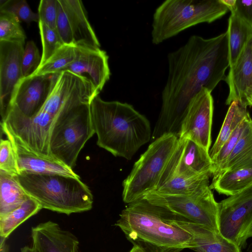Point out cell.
<instances>
[{
  "label": "cell",
  "instance_id": "cell-1",
  "mask_svg": "<svg viewBox=\"0 0 252 252\" xmlns=\"http://www.w3.org/2000/svg\"><path fill=\"white\" fill-rule=\"evenodd\" d=\"M168 73L161 93V107L152 141L166 134L179 138L182 122L192 99L202 88L215 89L229 67L227 31L204 38L191 36L167 55Z\"/></svg>",
  "mask_w": 252,
  "mask_h": 252
},
{
  "label": "cell",
  "instance_id": "cell-2",
  "mask_svg": "<svg viewBox=\"0 0 252 252\" xmlns=\"http://www.w3.org/2000/svg\"><path fill=\"white\" fill-rule=\"evenodd\" d=\"M90 111L97 145L115 157L130 160L151 139L149 121L130 104L105 101L98 95Z\"/></svg>",
  "mask_w": 252,
  "mask_h": 252
},
{
  "label": "cell",
  "instance_id": "cell-3",
  "mask_svg": "<svg viewBox=\"0 0 252 252\" xmlns=\"http://www.w3.org/2000/svg\"><path fill=\"white\" fill-rule=\"evenodd\" d=\"M115 225L144 252H180L191 248V235L164 219L144 199L128 204Z\"/></svg>",
  "mask_w": 252,
  "mask_h": 252
},
{
  "label": "cell",
  "instance_id": "cell-4",
  "mask_svg": "<svg viewBox=\"0 0 252 252\" xmlns=\"http://www.w3.org/2000/svg\"><path fill=\"white\" fill-rule=\"evenodd\" d=\"M18 181L42 209L69 215L91 210L94 197L80 177L21 172Z\"/></svg>",
  "mask_w": 252,
  "mask_h": 252
},
{
  "label": "cell",
  "instance_id": "cell-5",
  "mask_svg": "<svg viewBox=\"0 0 252 252\" xmlns=\"http://www.w3.org/2000/svg\"><path fill=\"white\" fill-rule=\"evenodd\" d=\"M228 10L220 0H165L153 14L152 42L157 45L192 26L212 23Z\"/></svg>",
  "mask_w": 252,
  "mask_h": 252
},
{
  "label": "cell",
  "instance_id": "cell-6",
  "mask_svg": "<svg viewBox=\"0 0 252 252\" xmlns=\"http://www.w3.org/2000/svg\"><path fill=\"white\" fill-rule=\"evenodd\" d=\"M178 140L176 135L166 134L149 145L123 182L122 198L125 203L128 204L141 200L156 190Z\"/></svg>",
  "mask_w": 252,
  "mask_h": 252
},
{
  "label": "cell",
  "instance_id": "cell-7",
  "mask_svg": "<svg viewBox=\"0 0 252 252\" xmlns=\"http://www.w3.org/2000/svg\"><path fill=\"white\" fill-rule=\"evenodd\" d=\"M90 104L78 107L58 122L50 138L52 157L72 169L85 144L95 133Z\"/></svg>",
  "mask_w": 252,
  "mask_h": 252
},
{
  "label": "cell",
  "instance_id": "cell-8",
  "mask_svg": "<svg viewBox=\"0 0 252 252\" xmlns=\"http://www.w3.org/2000/svg\"><path fill=\"white\" fill-rule=\"evenodd\" d=\"M143 199L170 214L219 232L218 203L209 185L190 195H167L151 192Z\"/></svg>",
  "mask_w": 252,
  "mask_h": 252
},
{
  "label": "cell",
  "instance_id": "cell-9",
  "mask_svg": "<svg viewBox=\"0 0 252 252\" xmlns=\"http://www.w3.org/2000/svg\"><path fill=\"white\" fill-rule=\"evenodd\" d=\"M99 93L88 77L63 70L59 73L56 83L40 110L59 121L78 107L90 104Z\"/></svg>",
  "mask_w": 252,
  "mask_h": 252
},
{
  "label": "cell",
  "instance_id": "cell-10",
  "mask_svg": "<svg viewBox=\"0 0 252 252\" xmlns=\"http://www.w3.org/2000/svg\"><path fill=\"white\" fill-rule=\"evenodd\" d=\"M220 233L241 250L244 248L252 225V189L243 191L218 203Z\"/></svg>",
  "mask_w": 252,
  "mask_h": 252
},
{
  "label": "cell",
  "instance_id": "cell-11",
  "mask_svg": "<svg viewBox=\"0 0 252 252\" xmlns=\"http://www.w3.org/2000/svg\"><path fill=\"white\" fill-rule=\"evenodd\" d=\"M206 173H213V162L209 151L192 140L178 138L156 190L171 177L190 178Z\"/></svg>",
  "mask_w": 252,
  "mask_h": 252
},
{
  "label": "cell",
  "instance_id": "cell-12",
  "mask_svg": "<svg viewBox=\"0 0 252 252\" xmlns=\"http://www.w3.org/2000/svg\"><path fill=\"white\" fill-rule=\"evenodd\" d=\"M213 110L211 92L202 88L189 104L179 138L192 140L209 152Z\"/></svg>",
  "mask_w": 252,
  "mask_h": 252
},
{
  "label": "cell",
  "instance_id": "cell-13",
  "mask_svg": "<svg viewBox=\"0 0 252 252\" xmlns=\"http://www.w3.org/2000/svg\"><path fill=\"white\" fill-rule=\"evenodd\" d=\"M59 73L22 78L15 87L8 108L13 106L28 118L34 116L45 103Z\"/></svg>",
  "mask_w": 252,
  "mask_h": 252
},
{
  "label": "cell",
  "instance_id": "cell-14",
  "mask_svg": "<svg viewBox=\"0 0 252 252\" xmlns=\"http://www.w3.org/2000/svg\"><path fill=\"white\" fill-rule=\"evenodd\" d=\"M24 44L0 41V110L1 121L6 115L15 87L22 78Z\"/></svg>",
  "mask_w": 252,
  "mask_h": 252
},
{
  "label": "cell",
  "instance_id": "cell-15",
  "mask_svg": "<svg viewBox=\"0 0 252 252\" xmlns=\"http://www.w3.org/2000/svg\"><path fill=\"white\" fill-rule=\"evenodd\" d=\"M160 216L171 223L188 232L191 236V249L196 252H241L234 244L204 226L169 213L156 206Z\"/></svg>",
  "mask_w": 252,
  "mask_h": 252
},
{
  "label": "cell",
  "instance_id": "cell-16",
  "mask_svg": "<svg viewBox=\"0 0 252 252\" xmlns=\"http://www.w3.org/2000/svg\"><path fill=\"white\" fill-rule=\"evenodd\" d=\"M31 238L35 252H79L76 236L51 220L32 226Z\"/></svg>",
  "mask_w": 252,
  "mask_h": 252
},
{
  "label": "cell",
  "instance_id": "cell-17",
  "mask_svg": "<svg viewBox=\"0 0 252 252\" xmlns=\"http://www.w3.org/2000/svg\"><path fill=\"white\" fill-rule=\"evenodd\" d=\"M229 67L224 80L229 89L225 103L230 105L233 101L239 100L248 106L252 94V35Z\"/></svg>",
  "mask_w": 252,
  "mask_h": 252
},
{
  "label": "cell",
  "instance_id": "cell-18",
  "mask_svg": "<svg viewBox=\"0 0 252 252\" xmlns=\"http://www.w3.org/2000/svg\"><path fill=\"white\" fill-rule=\"evenodd\" d=\"M75 46V60L65 70H69L80 75L87 74L89 76L88 78L100 92L110 76L108 56L105 51L100 48Z\"/></svg>",
  "mask_w": 252,
  "mask_h": 252
},
{
  "label": "cell",
  "instance_id": "cell-19",
  "mask_svg": "<svg viewBox=\"0 0 252 252\" xmlns=\"http://www.w3.org/2000/svg\"><path fill=\"white\" fill-rule=\"evenodd\" d=\"M1 130L7 139L11 141L13 146L19 173L24 172L34 174H54L79 177L73 169L57 160L38 155L27 148L8 131L5 129Z\"/></svg>",
  "mask_w": 252,
  "mask_h": 252
},
{
  "label": "cell",
  "instance_id": "cell-20",
  "mask_svg": "<svg viewBox=\"0 0 252 252\" xmlns=\"http://www.w3.org/2000/svg\"><path fill=\"white\" fill-rule=\"evenodd\" d=\"M71 27L74 45L100 48V44L87 16L81 0H59Z\"/></svg>",
  "mask_w": 252,
  "mask_h": 252
},
{
  "label": "cell",
  "instance_id": "cell-21",
  "mask_svg": "<svg viewBox=\"0 0 252 252\" xmlns=\"http://www.w3.org/2000/svg\"><path fill=\"white\" fill-rule=\"evenodd\" d=\"M210 187L227 196L252 189V160L213 177Z\"/></svg>",
  "mask_w": 252,
  "mask_h": 252
},
{
  "label": "cell",
  "instance_id": "cell-22",
  "mask_svg": "<svg viewBox=\"0 0 252 252\" xmlns=\"http://www.w3.org/2000/svg\"><path fill=\"white\" fill-rule=\"evenodd\" d=\"M29 197L20 185L17 175L0 171V218L18 208Z\"/></svg>",
  "mask_w": 252,
  "mask_h": 252
},
{
  "label": "cell",
  "instance_id": "cell-23",
  "mask_svg": "<svg viewBox=\"0 0 252 252\" xmlns=\"http://www.w3.org/2000/svg\"><path fill=\"white\" fill-rule=\"evenodd\" d=\"M229 67L235 63L252 35V26L236 13L231 14L227 28Z\"/></svg>",
  "mask_w": 252,
  "mask_h": 252
},
{
  "label": "cell",
  "instance_id": "cell-24",
  "mask_svg": "<svg viewBox=\"0 0 252 252\" xmlns=\"http://www.w3.org/2000/svg\"><path fill=\"white\" fill-rule=\"evenodd\" d=\"M247 105L239 100L231 102L218 136L209 153L211 159L218 153L225 142L243 120L249 115Z\"/></svg>",
  "mask_w": 252,
  "mask_h": 252
},
{
  "label": "cell",
  "instance_id": "cell-25",
  "mask_svg": "<svg viewBox=\"0 0 252 252\" xmlns=\"http://www.w3.org/2000/svg\"><path fill=\"white\" fill-rule=\"evenodd\" d=\"M212 176L210 173H206L190 178L172 176L153 192L167 195H190L209 185V178Z\"/></svg>",
  "mask_w": 252,
  "mask_h": 252
},
{
  "label": "cell",
  "instance_id": "cell-26",
  "mask_svg": "<svg viewBox=\"0 0 252 252\" xmlns=\"http://www.w3.org/2000/svg\"><path fill=\"white\" fill-rule=\"evenodd\" d=\"M42 209L39 204L31 197L6 216L0 218V236L5 239L22 223Z\"/></svg>",
  "mask_w": 252,
  "mask_h": 252
},
{
  "label": "cell",
  "instance_id": "cell-27",
  "mask_svg": "<svg viewBox=\"0 0 252 252\" xmlns=\"http://www.w3.org/2000/svg\"><path fill=\"white\" fill-rule=\"evenodd\" d=\"M252 160V122L244 130L220 169L212 176Z\"/></svg>",
  "mask_w": 252,
  "mask_h": 252
},
{
  "label": "cell",
  "instance_id": "cell-28",
  "mask_svg": "<svg viewBox=\"0 0 252 252\" xmlns=\"http://www.w3.org/2000/svg\"><path fill=\"white\" fill-rule=\"evenodd\" d=\"M75 56V46L64 44L40 65L32 75L58 73L65 70L74 61Z\"/></svg>",
  "mask_w": 252,
  "mask_h": 252
},
{
  "label": "cell",
  "instance_id": "cell-29",
  "mask_svg": "<svg viewBox=\"0 0 252 252\" xmlns=\"http://www.w3.org/2000/svg\"><path fill=\"white\" fill-rule=\"evenodd\" d=\"M20 21L14 15L0 11V41L25 43L26 35Z\"/></svg>",
  "mask_w": 252,
  "mask_h": 252
},
{
  "label": "cell",
  "instance_id": "cell-30",
  "mask_svg": "<svg viewBox=\"0 0 252 252\" xmlns=\"http://www.w3.org/2000/svg\"><path fill=\"white\" fill-rule=\"evenodd\" d=\"M252 122V119L249 114L238 125L217 155L212 159L213 162L212 176L216 174L223 165L244 130Z\"/></svg>",
  "mask_w": 252,
  "mask_h": 252
},
{
  "label": "cell",
  "instance_id": "cell-31",
  "mask_svg": "<svg viewBox=\"0 0 252 252\" xmlns=\"http://www.w3.org/2000/svg\"><path fill=\"white\" fill-rule=\"evenodd\" d=\"M38 24L42 47L40 65L64 44L56 29L49 27L39 20Z\"/></svg>",
  "mask_w": 252,
  "mask_h": 252
},
{
  "label": "cell",
  "instance_id": "cell-32",
  "mask_svg": "<svg viewBox=\"0 0 252 252\" xmlns=\"http://www.w3.org/2000/svg\"><path fill=\"white\" fill-rule=\"evenodd\" d=\"M41 60L38 49L34 42H27L22 58V78L32 75L39 67Z\"/></svg>",
  "mask_w": 252,
  "mask_h": 252
},
{
  "label": "cell",
  "instance_id": "cell-33",
  "mask_svg": "<svg viewBox=\"0 0 252 252\" xmlns=\"http://www.w3.org/2000/svg\"><path fill=\"white\" fill-rule=\"evenodd\" d=\"M0 171L12 175L19 174L14 149L8 139H0Z\"/></svg>",
  "mask_w": 252,
  "mask_h": 252
},
{
  "label": "cell",
  "instance_id": "cell-34",
  "mask_svg": "<svg viewBox=\"0 0 252 252\" xmlns=\"http://www.w3.org/2000/svg\"><path fill=\"white\" fill-rule=\"evenodd\" d=\"M0 11L9 12L16 17L20 22L30 23L32 22H38L39 16L31 9L25 0H9L7 3Z\"/></svg>",
  "mask_w": 252,
  "mask_h": 252
},
{
  "label": "cell",
  "instance_id": "cell-35",
  "mask_svg": "<svg viewBox=\"0 0 252 252\" xmlns=\"http://www.w3.org/2000/svg\"><path fill=\"white\" fill-rule=\"evenodd\" d=\"M58 0H41L38 8L39 20L55 29L58 17Z\"/></svg>",
  "mask_w": 252,
  "mask_h": 252
},
{
  "label": "cell",
  "instance_id": "cell-36",
  "mask_svg": "<svg viewBox=\"0 0 252 252\" xmlns=\"http://www.w3.org/2000/svg\"><path fill=\"white\" fill-rule=\"evenodd\" d=\"M58 7L56 30L64 44L74 45L69 21L59 0H58Z\"/></svg>",
  "mask_w": 252,
  "mask_h": 252
},
{
  "label": "cell",
  "instance_id": "cell-37",
  "mask_svg": "<svg viewBox=\"0 0 252 252\" xmlns=\"http://www.w3.org/2000/svg\"><path fill=\"white\" fill-rule=\"evenodd\" d=\"M234 13L252 26V0H237L236 10Z\"/></svg>",
  "mask_w": 252,
  "mask_h": 252
},
{
  "label": "cell",
  "instance_id": "cell-38",
  "mask_svg": "<svg viewBox=\"0 0 252 252\" xmlns=\"http://www.w3.org/2000/svg\"><path fill=\"white\" fill-rule=\"evenodd\" d=\"M220 1L225 5L230 10L231 13H234L236 10L237 0H220Z\"/></svg>",
  "mask_w": 252,
  "mask_h": 252
},
{
  "label": "cell",
  "instance_id": "cell-39",
  "mask_svg": "<svg viewBox=\"0 0 252 252\" xmlns=\"http://www.w3.org/2000/svg\"><path fill=\"white\" fill-rule=\"evenodd\" d=\"M6 240L5 239L0 238V252H9V246Z\"/></svg>",
  "mask_w": 252,
  "mask_h": 252
},
{
  "label": "cell",
  "instance_id": "cell-40",
  "mask_svg": "<svg viewBox=\"0 0 252 252\" xmlns=\"http://www.w3.org/2000/svg\"><path fill=\"white\" fill-rule=\"evenodd\" d=\"M21 252H35L32 247L25 246L21 249Z\"/></svg>",
  "mask_w": 252,
  "mask_h": 252
},
{
  "label": "cell",
  "instance_id": "cell-41",
  "mask_svg": "<svg viewBox=\"0 0 252 252\" xmlns=\"http://www.w3.org/2000/svg\"><path fill=\"white\" fill-rule=\"evenodd\" d=\"M248 237L249 238L252 237V225L249 231Z\"/></svg>",
  "mask_w": 252,
  "mask_h": 252
},
{
  "label": "cell",
  "instance_id": "cell-42",
  "mask_svg": "<svg viewBox=\"0 0 252 252\" xmlns=\"http://www.w3.org/2000/svg\"><path fill=\"white\" fill-rule=\"evenodd\" d=\"M137 248L136 247H133V248L130 250L129 252H136Z\"/></svg>",
  "mask_w": 252,
  "mask_h": 252
},
{
  "label": "cell",
  "instance_id": "cell-43",
  "mask_svg": "<svg viewBox=\"0 0 252 252\" xmlns=\"http://www.w3.org/2000/svg\"><path fill=\"white\" fill-rule=\"evenodd\" d=\"M248 105L252 106V94L251 97L248 102Z\"/></svg>",
  "mask_w": 252,
  "mask_h": 252
},
{
  "label": "cell",
  "instance_id": "cell-44",
  "mask_svg": "<svg viewBox=\"0 0 252 252\" xmlns=\"http://www.w3.org/2000/svg\"><path fill=\"white\" fill-rule=\"evenodd\" d=\"M137 252H144L142 251L141 250H140L139 248H138L137 247Z\"/></svg>",
  "mask_w": 252,
  "mask_h": 252
},
{
  "label": "cell",
  "instance_id": "cell-45",
  "mask_svg": "<svg viewBox=\"0 0 252 252\" xmlns=\"http://www.w3.org/2000/svg\"><path fill=\"white\" fill-rule=\"evenodd\" d=\"M251 252H252V251Z\"/></svg>",
  "mask_w": 252,
  "mask_h": 252
}]
</instances>
